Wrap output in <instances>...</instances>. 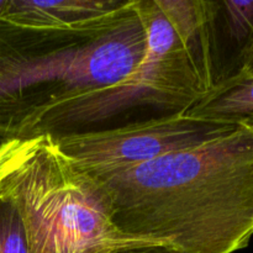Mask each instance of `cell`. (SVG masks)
Wrapping results in <instances>:
<instances>
[{
  "label": "cell",
  "instance_id": "cell-9",
  "mask_svg": "<svg viewBox=\"0 0 253 253\" xmlns=\"http://www.w3.org/2000/svg\"><path fill=\"white\" fill-rule=\"evenodd\" d=\"M0 253H30L19 212L2 198H0Z\"/></svg>",
  "mask_w": 253,
  "mask_h": 253
},
{
  "label": "cell",
  "instance_id": "cell-7",
  "mask_svg": "<svg viewBox=\"0 0 253 253\" xmlns=\"http://www.w3.org/2000/svg\"><path fill=\"white\" fill-rule=\"evenodd\" d=\"M215 86L239 78L253 58V1H210Z\"/></svg>",
  "mask_w": 253,
  "mask_h": 253
},
{
  "label": "cell",
  "instance_id": "cell-2",
  "mask_svg": "<svg viewBox=\"0 0 253 253\" xmlns=\"http://www.w3.org/2000/svg\"><path fill=\"white\" fill-rule=\"evenodd\" d=\"M146 51L123 81L58 101L16 136L95 130L141 108L187 113L215 88L210 14L205 0H137ZM15 137V136H14Z\"/></svg>",
  "mask_w": 253,
  "mask_h": 253
},
{
  "label": "cell",
  "instance_id": "cell-11",
  "mask_svg": "<svg viewBox=\"0 0 253 253\" xmlns=\"http://www.w3.org/2000/svg\"><path fill=\"white\" fill-rule=\"evenodd\" d=\"M241 77H253V58H252L251 63H250V66L247 67L246 72H245Z\"/></svg>",
  "mask_w": 253,
  "mask_h": 253
},
{
  "label": "cell",
  "instance_id": "cell-6",
  "mask_svg": "<svg viewBox=\"0 0 253 253\" xmlns=\"http://www.w3.org/2000/svg\"><path fill=\"white\" fill-rule=\"evenodd\" d=\"M135 4L136 0H5L0 20L24 29L94 36L113 29Z\"/></svg>",
  "mask_w": 253,
  "mask_h": 253
},
{
  "label": "cell",
  "instance_id": "cell-5",
  "mask_svg": "<svg viewBox=\"0 0 253 253\" xmlns=\"http://www.w3.org/2000/svg\"><path fill=\"white\" fill-rule=\"evenodd\" d=\"M237 124L239 121L208 120L177 113L54 137L62 151L79 167L100 178L199 146L224 135Z\"/></svg>",
  "mask_w": 253,
  "mask_h": 253
},
{
  "label": "cell",
  "instance_id": "cell-14",
  "mask_svg": "<svg viewBox=\"0 0 253 253\" xmlns=\"http://www.w3.org/2000/svg\"><path fill=\"white\" fill-rule=\"evenodd\" d=\"M250 120H253V116H252V118H251V119H250Z\"/></svg>",
  "mask_w": 253,
  "mask_h": 253
},
{
  "label": "cell",
  "instance_id": "cell-12",
  "mask_svg": "<svg viewBox=\"0 0 253 253\" xmlns=\"http://www.w3.org/2000/svg\"><path fill=\"white\" fill-rule=\"evenodd\" d=\"M4 4H5V0H0V10H1V7L4 6Z\"/></svg>",
  "mask_w": 253,
  "mask_h": 253
},
{
  "label": "cell",
  "instance_id": "cell-10",
  "mask_svg": "<svg viewBox=\"0 0 253 253\" xmlns=\"http://www.w3.org/2000/svg\"><path fill=\"white\" fill-rule=\"evenodd\" d=\"M105 253H175V251L169 246H141L114 250Z\"/></svg>",
  "mask_w": 253,
  "mask_h": 253
},
{
  "label": "cell",
  "instance_id": "cell-13",
  "mask_svg": "<svg viewBox=\"0 0 253 253\" xmlns=\"http://www.w3.org/2000/svg\"><path fill=\"white\" fill-rule=\"evenodd\" d=\"M2 141H4V140H2V138H0V143H1V142H2Z\"/></svg>",
  "mask_w": 253,
  "mask_h": 253
},
{
  "label": "cell",
  "instance_id": "cell-1",
  "mask_svg": "<svg viewBox=\"0 0 253 253\" xmlns=\"http://www.w3.org/2000/svg\"><path fill=\"white\" fill-rule=\"evenodd\" d=\"M105 183L116 226L175 253H234L253 236V120Z\"/></svg>",
  "mask_w": 253,
  "mask_h": 253
},
{
  "label": "cell",
  "instance_id": "cell-3",
  "mask_svg": "<svg viewBox=\"0 0 253 253\" xmlns=\"http://www.w3.org/2000/svg\"><path fill=\"white\" fill-rule=\"evenodd\" d=\"M0 198L19 212L30 253L168 246L121 231L105 183L68 157L52 133L15 136L0 143Z\"/></svg>",
  "mask_w": 253,
  "mask_h": 253
},
{
  "label": "cell",
  "instance_id": "cell-4",
  "mask_svg": "<svg viewBox=\"0 0 253 253\" xmlns=\"http://www.w3.org/2000/svg\"><path fill=\"white\" fill-rule=\"evenodd\" d=\"M146 51L137 9L94 36L24 29L0 20V138L14 137L63 99L123 81Z\"/></svg>",
  "mask_w": 253,
  "mask_h": 253
},
{
  "label": "cell",
  "instance_id": "cell-8",
  "mask_svg": "<svg viewBox=\"0 0 253 253\" xmlns=\"http://www.w3.org/2000/svg\"><path fill=\"white\" fill-rule=\"evenodd\" d=\"M187 114L208 120H250L253 116V77L219 84Z\"/></svg>",
  "mask_w": 253,
  "mask_h": 253
}]
</instances>
